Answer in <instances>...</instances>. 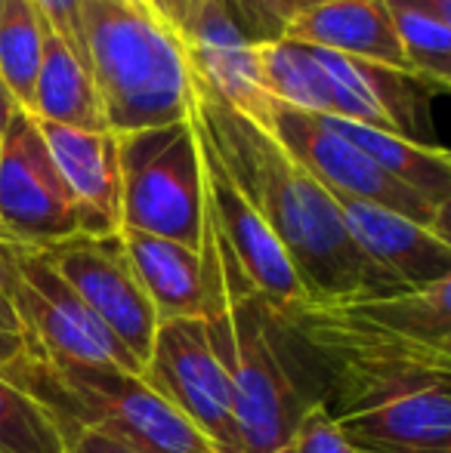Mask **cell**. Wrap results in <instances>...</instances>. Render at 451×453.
<instances>
[{
  "label": "cell",
  "mask_w": 451,
  "mask_h": 453,
  "mask_svg": "<svg viewBox=\"0 0 451 453\" xmlns=\"http://www.w3.org/2000/svg\"><path fill=\"white\" fill-rule=\"evenodd\" d=\"M31 358V342L22 327L16 305L10 293V274H6V259L0 250V373L10 376L16 367H22Z\"/></svg>",
  "instance_id": "26"
},
{
  "label": "cell",
  "mask_w": 451,
  "mask_h": 453,
  "mask_svg": "<svg viewBox=\"0 0 451 453\" xmlns=\"http://www.w3.org/2000/svg\"><path fill=\"white\" fill-rule=\"evenodd\" d=\"M260 81L272 102L319 118H338V90L315 53L288 37L257 47Z\"/></svg>",
  "instance_id": "20"
},
{
  "label": "cell",
  "mask_w": 451,
  "mask_h": 453,
  "mask_svg": "<svg viewBox=\"0 0 451 453\" xmlns=\"http://www.w3.org/2000/svg\"><path fill=\"white\" fill-rule=\"evenodd\" d=\"M118 4H124L127 10H133V12H139V16H145V19H152V22H158L155 19V12L149 10V4H145V0H118ZM161 25V22H158Z\"/></svg>",
  "instance_id": "31"
},
{
  "label": "cell",
  "mask_w": 451,
  "mask_h": 453,
  "mask_svg": "<svg viewBox=\"0 0 451 453\" xmlns=\"http://www.w3.org/2000/svg\"><path fill=\"white\" fill-rule=\"evenodd\" d=\"M78 234H87L84 213L43 142L37 118L12 105L0 139V238L50 247Z\"/></svg>",
  "instance_id": "7"
},
{
  "label": "cell",
  "mask_w": 451,
  "mask_h": 453,
  "mask_svg": "<svg viewBox=\"0 0 451 453\" xmlns=\"http://www.w3.org/2000/svg\"><path fill=\"white\" fill-rule=\"evenodd\" d=\"M278 453H359V450L349 444V438L340 432V426L334 423L325 401H322V404H313L297 419L294 432H291L284 448Z\"/></svg>",
  "instance_id": "25"
},
{
  "label": "cell",
  "mask_w": 451,
  "mask_h": 453,
  "mask_svg": "<svg viewBox=\"0 0 451 453\" xmlns=\"http://www.w3.org/2000/svg\"><path fill=\"white\" fill-rule=\"evenodd\" d=\"M349 241L368 269L371 293L421 290L451 278V241L415 219L365 201L334 197Z\"/></svg>",
  "instance_id": "11"
},
{
  "label": "cell",
  "mask_w": 451,
  "mask_h": 453,
  "mask_svg": "<svg viewBox=\"0 0 451 453\" xmlns=\"http://www.w3.org/2000/svg\"><path fill=\"white\" fill-rule=\"evenodd\" d=\"M192 124L276 234L309 303H343L371 293L368 269L325 185L315 182L269 133L235 114L201 84H195Z\"/></svg>",
  "instance_id": "1"
},
{
  "label": "cell",
  "mask_w": 451,
  "mask_h": 453,
  "mask_svg": "<svg viewBox=\"0 0 451 453\" xmlns=\"http://www.w3.org/2000/svg\"><path fill=\"white\" fill-rule=\"evenodd\" d=\"M415 74L448 90L451 84V0H384Z\"/></svg>",
  "instance_id": "21"
},
{
  "label": "cell",
  "mask_w": 451,
  "mask_h": 453,
  "mask_svg": "<svg viewBox=\"0 0 451 453\" xmlns=\"http://www.w3.org/2000/svg\"><path fill=\"white\" fill-rule=\"evenodd\" d=\"M226 22L245 37L251 47L276 43L284 37L291 22V0H217Z\"/></svg>",
  "instance_id": "24"
},
{
  "label": "cell",
  "mask_w": 451,
  "mask_h": 453,
  "mask_svg": "<svg viewBox=\"0 0 451 453\" xmlns=\"http://www.w3.org/2000/svg\"><path fill=\"white\" fill-rule=\"evenodd\" d=\"M207 309L201 321L235 388L241 453H278L297 419L325 401V376L282 309L260 296L214 232H201Z\"/></svg>",
  "instance_id": "2"
},
{
  "label": "cell",
  "mask_w": 451,
  "mask_h": 453,
  "mask_svg": "<svg viewBox=\"0 0 451 453\" xmlns=\"http://www.w3.org/2000/svg\"><path fill=\"white\" fill-rule=\"evenodd\" d=\"M41 250L143 370L158 334V315L127 259L121 234H78Z\"/></svg>",
  "instance_id": "10"
},
{
  "label": "cell",
  "mask_w": 451,
  "mask_h": 453,
  "mask_svg": "<svg viewBox=\"0 0 451 453\" xmlns=\"http://www.w3.org/2000/svg\"><path fill=\"white\" fill-rule=\"evenodd\" d=\"M81 16L87 65L114 136L192 120L195 84L180 37L118 0H81Z\"/></svg>",
  "instance_id": "3"
},
{
  "label": "cell",
  "mask_w": 451,
  "mask_h": 453,
  "mask_svg": "<svg viewBox=\"0 0 451 453\" xmlns=\"http://www.w3.org/2000/svg\"><path fill=\"white\" fill-rule=\"evenodd\" d=\"M31 114L37 120L72 127L87 133H112L105 124L93 78L78 59L66 50L59 37H53L43 25V56L35 84Z\"/></svg>",
  "instance_id": "19"
},
{
  "label": "cell",
  "mask_w": 451,
  "mask_h": 453,
  "mask_svg": "<svg viewBox=\"0 0 451 453\" xmlns=\"http://www.w3.org/2000/svg\"><path fill=\"white\" fill-rule=\"evenodd\" d=\"M325 4H334V0H291V12H307V10H315V6H325ZM291 16V19H294Z\"/></svg>",
  "instance_id": "32"
},
{
  "label": "cell",
  "mask_w": 451,
  "mask_h": 453,
  "mask_svg": "<svg viewBox=\"0 0 451 453\" xmlns=\"http://www.w3.org/2000/svg\"><path fill=\"white\" fill-rule=\"evenodd\" d=\"M121 232L155 234L198 250L205 232V167L192 120L118 136Z\"/></svg>",
  "instance_id": "5"
},
{
  "label": "cell",
  "mask_w": 451,
  "mask_h": 453,
  "mask_svg": "<svg viewBox=\"0 0 451 453\" xmlns=\"http://www.w3.org/2000/svg\"><path fill=\"white\" fill-rule=\"evenodd\" d=\"M284 37L309 50H325V53L377 62V65L415 74L384 0H334V4L297 12L284 28Z\"/></svg>",
  "instance_id": "16"
},
{
  "label": "cell",
  "mask_w": 451,
  "mask_h": 453,
  "mask_svg": "<svg viewBox=\"0 0 451 453\" xmlns=\"http://www.w3.org/2000/svg\"><path fill=\"white\" fill-rule=\"evenodd\" d=\"M6 380L41 401L53 419L93 429L133 453H217L139 373L31 352Z\"/></svg>",
  "instance_id": "4"
},
{
  "label": "cell",
  "mask_w": 451,
  "mask_h": 453,
  "mask_svg": "<svg viewBox=\"0 0 451 453\" xmlns=\"http://www.w3.org/2000/svg\"><path fill=\"white\" fill-rule=\"evenodd\" d=\"M59 435H62V444H66V453H133L121 444H114L112 438L99 435L93 429H84V426H74V423H59Z\"/></svg>",
  "instance_id": "29"
},
{
  "label": "cell",
  "mask_w": 451,
  "mask_h": 453,
  "mask_svg": "<svg viewBox=\"0 0 451 453\" xmlns=\"http://www.w3.org/2000/svg\"><path fill=\"white\" fill-rule=\"evenodd\" d=\"M12 96L10 90H6V84L0 81V139H4V130H6V120H10V114H12Z\"/></svg>",
  "instance_id": "30"
},
{
  "label": "cell",
  "mask_w": 451,
  "mask_h": 453,
  "mask_svg": "<svg viewBox=\"0 0 451 453\" xmlns=\"http://www.w3.org/2000/svg\"><path fill=\"white\" fill-rule=\"evenodd\" d=\"M183 47H186L195 84H201L235 114L269 133V114L276 102L269 99L260 81L257 47H251L226 22L217 0H205Z\"/></svg>",
  "instance_id": "14"
},
{
  "label": "cell",
  "mask_w": 451,
  "mask_h": 453,
  "mask_svg": "<svg viewBox=\"0 0 451 453\" xmlns=\"http://www.w3.org/2000/svg\"><path fill=\"white\" fill-rule=\"evenodd\" d=\"M355 450H359V448H355ZM359 453H377V450H359Z\"/></svg>",
  "instance_id": "33"
},
{
  "label": "cell",
  "mask_w": 451,
  "mask_h": 453,
  "mask_svg": "<svg viewBox=\"0 0 451 453\" xmlns=\"http://www.w3.org/2000/svg\"><path fill=\"white\" fill-rule=\"evenodd\" d=\"M43 56V22L31 0H6L0 10V81L12 102L31 111Z\"/></svg>",
  "instance_id": "22"
},
{
  "label": "cell",
  "mask_w": 451,
  "mask_h": 453,
  "mask_svg": "<svg viewBox=\"0 0 451 453\" xmlns=\"http://www.w3.org/2000/svg\"><path fill=\"white\" fill-rule=\"evenodd\" d=\"M313 53L338 90V118L411 139V142L433 145L430 133L424 130V111L430 105V96L448 90L424 81L421 74L399 72L377 62L349 59L325 50H313Z\"/></svg>",
  "instance_id": "13"
},
{
  "label": "cell",
  "mask_w": 451,
  "mask_h": 453,
  "mask_svg": "<svg viewBox=\"0 0 451 453\" xmlns=\"http://www.w3.org/2000/svg\"><path fill=\"white\" fill-rule=\"evenodd\" d=\"M331 130L362 149L384 173L408 185L436 207H451V157L442 145H421L374 127L355 124L346 118H322Z\"/></svg>",
  "instance_id": "18"
},
{
  "label": "cell",
  "mask_w": 451,
  "mask_h": 453,
  "mask_svg": "<svg viewBox=\"0 0 451 453\" xmlns=\"http://www.w3.org/2000/svg\"><path fill=\"white\" fill-rule=\"evenodd\" d=\"M127 259L149 296L158 324L180 318H205L207 284L201 253L176 241L139 232H118Z\"/></svg>",
  "instance_id": "17"
},
{
  "label": "cell",
  "mask_w": 451,
  "mask_h": 453,
  "mask_svg": "<svg viewBox=\"0 0 451 453\" xmlns=\"http://www.w3.org/2000/svg\"><path fill=\"white\" fill-rule=\"evenodd\" d=\"M0 250L10 274L12 305L22 318L31 352L47 361L143 373L133 355L112 336V330L62 280L41 247L10 244L0 238Z\"/></svg>",
  "instance_id": "6"
},
{
  "label": "cell",
  "mask_w": 451,
  "mask_h": 453,
  "mask_svg": "<svg viewBox=\"0 0 451 453\" xmlns=\"http://www.w3.org/2000/svg\"><path fill=\"white\" fill-rule=\"evenodd\" d=\"M145 4H149V10L155 12V19L170 35L186 41L189 28H192L195 16H198V10L205 6V0H145Z\"/></svg>",
  "instance_id": "28"
},
{
  "label": "cell",
  "mask_w": 451,
  "mask_h": 453,
  "mask_svg": "<svg viewBox=\"0 0 451 453\" xmlns=\"http://www.w3.org/2000/svg\"><path fill=\"white\" fill-rule=\"evenodd\" d=\"M0 453H66L53 413L0 373Z\"/></svg>",
  "instance_id": "23"
},
{
  "label": "cell",
  "mask_w": 451,
  "mask_h": 453,
  "mask_svg": "<svg viewBox=\"0 0 451 453\" xmlns=\"http://www.w3.org/2000/svg\"><path fill=\"white\" fill-rule=\"evenodd\" d=\"M4 4H6V0H0V10H4Z\"/></svg>",
  "instance_id": "34"
},
{
  "label": "cell",
  "mask_w": 451,
  "mask_h": 453,
  "mask_svg": "<svg viewBox=\"0 0 451 453\" xmlns=\"http://www.w3.org/2000/svg\"><path fill=\"white\" fill-rule=\"evenodd\" d=\"M41 136L59 167L68 191L78 201L87 222V234L105 238L121 232V170L118 136L87 133L72 127L37 120Z\"/></svg>",
  "instance_id": "15"
},
{
  "label": "cell",
  "mask_w": 451,
  "mask_h": 453,
  "mask_svg": "<svg viewBox=\"0 0 451 453\" xmlns=\"http://www.w3.org/2000/svg\"><path fill=\"white\" fill-rule=\"evenodd\" d=\"M143 376L217 453H241L235 388L201 318L158 324Z\"/></svg>",
  "instance_id": "9"
},
{
  "label": "cell",
  "mask_w": 451,
  "mask_h": 453,
  "mask_svg": "<svg viewBox=\"0 0 451 453\" xmlns=\"http://www.w3.org/2000/svg\"><path fill=\"white\" fill-rule=\"evenodd\" d=\"M269 136L334 197L393 210L448 238V207H436L433 201L384 173L365 151L331 130L319 114L297 111L276 102L269 114Z\"/></svg>",
  "instance_id": "8"
},
{
  "label": "cell",
  "mask_w": 451,
  "mask_h": 453,
  "mask_svg": "<svg viewBox=\"0 0 451 453\" xmlns=\"http://www.w3.org/2000/svg\"><path fill=\"white\" fill-rule=\"evenodd\" d=\"M198 142H201V167H205L207 216H211L214 232L220 234L232 263L238 265V272L245 274L247 284L260 296L269 299L276 309L294 311L300 305H307L309 303L307 290H303L300 278H297L291 259L284 257L276 234L260 219V213L241 195L238 185L229 180L223 164L214 157V151L205 145V139L198 136Z\"/></svg>",
  "instance_id": "12"
},
{
  "label": "cell",
  "mask_w": 451,
  "mask_h": 453,
  "mask_svg": "<svg viewBox=\"0 0 451 453\" xmlns=\"http://www.w3.org/2000/svg\"><path fill=\"white\" fill-rule=\"evenodd\" d=\"M53 37L66 43V50L90 72L87 65V37H84V16H81V0H31Z\"/></svg>",
  "instance_id": "27"
}]
</instances>
